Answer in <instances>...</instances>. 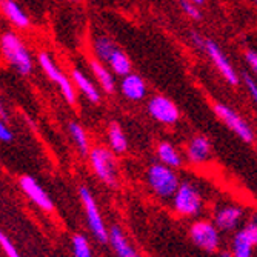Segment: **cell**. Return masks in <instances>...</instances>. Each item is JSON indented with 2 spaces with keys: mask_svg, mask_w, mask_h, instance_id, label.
<instances>
[{
  "mask_svg": "<svg viewBox=\"0 0 257 257\" xmlns=\"http://www.w3.org/2000/svg\"><path fill=\"white\" fill-rule=\"evenodd\" d=\"M0 51L4 57L10 62L11 66H14L17 71L23 76H28L33 71V57L31 53L20 37L14 33H5L0 37Z\"/></svg>",
  "mask_w": 257,
  "mask_h": 257,
  "instance_id": "cell-1",
  "label": "cell"
},
{
  "mask_svg": "<svg viewBox=\"0 0 257 257\" xmlns=\"http://www.w3.org/2000/svg\"><path fill=\"white\" fill-rule=\"evenodd\" d=\"M147 180L150 188L162 199H170L179 186V177L174 168H170L163 163H154L147 171Z\"/></svg>",
  "mask_w": 257,
  "mask_h": 257,
  "instance_id": "cell-2",
  "label": "cell"
},
{
  "mask_svg": "<svg viewBox=\"0 0 257 257\" xmlns=\"http://www.w3.org/2000/svg\"><path fill=\"white\" fill-rule=\"evenodd\" d=\"M173 206L182 216H199L203 208V199L196 185L191 182L179 183L176 193L173 194Z\"/></svg>",
  "mask_w": 257,
  "mask_h": 257,
  "instance_id": "cell-3",
  "label": "cell"
},
{
  "mask_svg": "<svg viewBox=\"0 0 257 257\" xmlns=\"http://www.w3.org/2000/svg\"><path fill=\"white\" fill-rule=\"evenodd\" d=\"M89 160L96 176L105 185L115 188L117 186V165H115L112 153L105 147H96L89 153Z\"/></svg>",
  "mask_w": 257,
  "mask_h": 257,
  "instance_id": "cell-4",
  "label": "cell"
},
{
  "mask_svg": "<svg viewBox=\"0 0 257 257\" xmlns=\"http://www.w3.org/2000/svg\"><path fill=\"white\" fill-rule=\"evenodd\" d=\"M39 63H40L42 69L45 71V74L48 76V79L59 86L65 100L68 103H74L76 102V89L73 86V82L69 80V77L56 65L54 59L50 54L42 53L39 56Z\"/></svg>",
  "mask_w": 257,
  "mask_h": 257,
  "instance_id": "cell-5",
  "label": "cell"
},
{
  "mask_svg": "<svg viewBox=\"0 0 257 257\" xmlns=\"http://www.w3.org/2000/svg\"><path fill=\"white\" fill-rule=\"evenodd\" d=\"M214 112L217 114V117L232 133H234L239 139L243 140L245 144H252L254 142V131H252V128L232 108H229L228 105H223V103H216L214 105Z\"/></svg>",
  "mask_w": 257,
  "mask_h": 257,
  "instance_id": "cell-6",
  "label": "cell"
},
{
  "mask_svg": "<svg viewBox=\"0 0 257 257\" xmlns=\"http://www.w3.org/2000/svg\"><path fill=\"white\" fill-rule=\"evenodd\" d=\"M80 199L83 202V206H85V213H86V220H88V225L92 231V234L96 236L97 240L100 242H108V229L103 223V219L100 216V211L97 208V203L92 197L91 191L86 188V186H80Z\"/></svg>",
  "mask_w": 257,
  "mask_h": 257,
  "instance_id": "cell-7",
  "label": "cell"
},
{
  "mask_svg": "<svg viewBox=\"0 0 257 257\" xmlns=\"http://www.w3.org/2000/svg\"><path fill=\"white\" fill-rule=\"evenodd\" d=\"M190 236L199 248L208 252L216 251L220 245V236L217 226L208 220L196 222L190 229Z\"/></svg>",
  "mask_w": 257,
  "mask_h": 257,
  "instance_id": "cell-8",
  "label": "cell"
},
{
  "mask_svg": "<svg viewBox=\"0 0 257 257\" xmlns=\"http://www.w3.org/2000/svg\"><path fill=\"white\" fill-rule=\"evenodd\" d=\"M202 51H205L208 54V57L213 60V63L219 69V73L223 76V79L229 85H237L239 83V76L236 74L234 68H232V65L229 63L228 57L225 56V53L220 50V46L214 40L205 39L203 45H202Z\"/></svg>",
  "mask_w": 257,
  "mask_h": 257,
  "instance_id": "cell-9",
  "label": "cell"
},
{
  "mask_svg": "<svg viewBox=\"0 0 257 257\" xmlns=\"http://www.w3.org/2000/svg\"><path fill=\"white\" fill-rule=\"evenodd\" d=\"M147 108L151 117L163 125H174L179 120V108L165 96H154Z\"/></svg>",
  "mask_w": 257,
  "mask_h": 257,
  "instance_id": "cell-10",
  "label": "cell"
},
{
  "mask_svg": "<svg viewBox=\"0 0 257 257\" xmlns=\"http://www.w3.org/2000/svg\"><path fill=\"white\" fill-rule=\"evenodd\" d=\"M257 243V225L255 220L240 229L232 240V257H251L252 248Z\"/></svg>",
  "mask_w": 257,
  "mask_h": 257,
  "instance_id": "cell-11",
  "label": "cell"
},
{
  "mask_svg": "<svg viewBox=\"0 0 257 257\" xmlns=\"http://www.w3.org/2000/svg\"><path fill=\"white\" fill-rule=\"evenodd\" d=\"M20 188L40 209H43V211H53L54 205H53L50 196L46 194V191L39 185V182L36 179H33L31 176L20 177Z\"/></svg>",
  "mask_w": 257,
  "mask_h": 257,
  "instance_id": "cell-12",
  "label": "cell"
},
{
  "mask_svg": "<svg viewBox=\"0 0 257 257\" xmlns=\"http://www.w3.org/2000/svg\"><path fill=\"white\" fill-rule=\"evenodd\" d=\"M242 219H243V209L236 205H229V206L220 208L216 213L214 223H216L217 229L231 231L239 226Z\"/></svg>",
  "mask_w": 257,
  "mask_h": 257,
  "instance_id": "cell-13",
  "label": "cell"
},
{
  "mask_svg": "<svg viewBox=\"0 0 257 257\" xmlns=\"http://www.w3.org/2000/svg\"><path fill=\"white\" fill-rule=\"evenodd\" d=\"M120 91H122V94L130 100H134V102L142 100L147 96V83L140 76L130 73V74L123 76L122 83H120Z\"/></svg>",
  "mask_w": 257,
  "mask_h": 257,
  "instance_id": "cell-14",
  "label": "cell"
},
{
  "mask_svg": "<svg viewBox=\"0 0 257 257\" xmlns=\"http://www.w3.org/2000/svg\"><path fill=\"white\" fill-rule=\"evenodd\" d=\"M0 10L4 11L5 17L19 30H27L30 27V17L22 10L16 0H0Z\"/></svg>",
  "mask_w": 257,
  "mask_h": 257,
  "instance_id": "cell-15",
  "label": "cell"
},
{
  "mask_svg": "<svg viewBox=\"0 0 257 257\" xmlns=\"http://www.w3.org/2000/svg\"><path fill=\"white\" fill-rule=\"evenodd\" d=\"M186 154H188V159L193 163H203L211 154V144L205 136H196L190 140Z\"/></svg>",
  "mask_w": 257,
  "mask_h": 257,
  "instance_id": "cell-16",
  "label": "cell"
},
{
  "mask_svg": "<svg viewBox=\"0 0 257 257\" xmlns=\"http://www.w3.org/2000/svg\"><path fill=\"white\" fill-rule=\"evenodd\" d=\"M108 240L111 242L115 254L119 257H140L134 251V248L130 245V242L126 240V237L123 234V231L117 225H114L111 228V231H108Z\"/></svg>",
  "mask_w": 257,
  "mask_h": 257,
  "instance_id": "cell-17",
  "label": "cell"
},
{
  "mask_svg": "<svg viewBox=\"0 0 257 257\" xmlns=\"http://www.w3.org/2000/svg\"><path fill=\"white\" fill-rule=\"evenodd\" d=\"M73 82L76 83V86L83 92L85 97L91 102V103H99L100 102V92L99 89L94 86V83H92L88 76H85L80 69H73Z\"/></svg>",
  "mask_w": 257,
  "mask_h": 257,
  "instance_id": "cell-18",
  "label": "cell"
},
{
  "mask_svg": "<svg viewBox=\"0 0 257 257\" xmlns=\"http://www.w3.org/2000/svg\"><path fill=\"white\" fill-rule=\"evenodd\" d=\"M157 157L160 163H163V165H167L170 168L182 167V156L179 150L168 142H160L157 145Z\"/></svg>",
  "mask_w": 257,
  "mask_h": 257,
  "instance_id": "cell-19",
  "label": "cell"
},
{
  "mask_svg": "<svg viewBox=\"0 0 257 257\" xmlns=\"http://www.w3.org/2000/svg\"><path fill=\"white\" fill-rule=\"evenodd\" d=\"M108 142L115 154H123L128 150V139L117 123H111L108 128Z\"/></svg>",
  "mask_w": 257,
  "mask_h": 257,
  "instance_id": "cell-20",
  "label": "cell"
},
{
  "mask_svg": "<svg viewBox=\"0 0 257 257\" xmlns=\"http://www.w3.org/2000/svg\"><path fill=\"white\" fill-rule=\"evenodd\" d=\"M91 69H92V73H94L97 82L100 83V86L103 88V91L105 92H114V89H115L114 76L108 71V69L99 60H92L91 62Z\"/></svg>",
  "mask_w": 257,
  "mask_h": 257,
  "instance_id": "cell-21",
  "label": "cell"
},
{
  "mask_svg": "<svg viewBox=\"0 0 257 257\" xmlns=\"http://www.w3.org/2000/svg\"><path fill=\"white\" fill-rule=\"evenodd\" d=\"M106 63H109L112 73L117 74V76L123 77V76L131 73V62H130L128 56L123 51H120L119 48L112 53V56L109 57V60Z\"/></svg>",
  "mask_w": 257,
  "mask_h": 257,
  "instance_id": "cell-22",
  "label": "cell"
},
{
  "mask_svg": "<svg viewBox=\"0 0 257 257\" xmlns=\"http://www.w3.org/2000/svg\"><path fill=\"white\" fill-rule=\"evenodd\" d=\"M69 134H71L73 142L76 144L79 151L82 154H88V151H89V140H88V136H86L85 130L82 128V125L77 123V122H69Z\"/></svg>",
  "mask_w": 257,
  "mask_h": 257,
  "instance_id": "cell-23",
  "label": "cell"
},
{
  "mask_svg": "<svg viewBox=\"0 0 257 257\" xmlns=\"http://www.w3.org/2000/svg\"><path fill=\"white\" fill-rule=\"evenodd\" d=\"M115 50H117V45L105 36L97 37L94 42V51H96V56L99 57L100 62H108Z\"/></svg>",
  "mask_w": 257,
  "mask_h": 257,
  "instance_id": "cell-24",
  "label": "cell"
},
{
  "mask_svg": "<svg viewBox=\"0 0 257 257\" xmlns=\"http://www.w3.org/2000/svg\"><path fill=\"white\" fill-rule=\"evenodd\" d=\"M73 252H74V257H92L91 246L85 236L76 234L73 237Z\"/></svg>",
  "mask_w": 257,
  "mask_h": 257,
  "instance_id": "cell-25",
  "label": "cell"
},
{
  "mask_svg": "<svg viewBox=\"0 0 257 257\" xmlns=\"http://www.w3.org/2000/svg\"><path fill=\"white\" fill-rule=\"evenodd\" d=\"M0 246H2V249L5 251V254L8 255V257H22L19 252H17V249L14 248V245L11 243V240L8 239V236L5 234V232L0 229Z\"/></svg>",
  "mask_w": 257,
  "mask_h": 257,
  "instance_id": "cell-26",
  "label": "cell"
},
{
  "mask_svg": "<svg viewBox=\"0 0 257 257\" xmlns=\"http://www.w3.org/2000/svg\"><path fill=\"white\" fill-rule=\"evenodd\" d=\"M180 7H182V10H183V13L188 16V17H191V19H194V20H199L202 16H200V11H199V8H197V5L196 4H193L191 0H180Z\"/></svg>",
  "mask_w": 257,
  "mask_h": 257,
  "instance_id": "cell-27",
  "label": "cell"
},
{
  "mask_svg": "<svg viewBox=\"0 0 257 257\" xmlns=\"http://www.w3.org/2000/svg\"><path fill=\"white\" fill-rule=\"evenodd\" d=\"M242 79H243L245 86H246L248 91H249L251 99L255 102V100H257V83H255V79H254L251 74H248V73H243V74H242Z\"/></svg>",
  "mask_w": 257,
  "mask_h": 257,
  "instance_id": "cell-28",
  "label": "cell"
},
{
  "mask_svg": "<svg viewBox=\"0 0 257 257\" xmlns=\"http://www.w3.org/2000/svg\"><path fill=\"white\" fill-rule=\"evenodd\" d=\"M13 139H14L13 131L7 126L5 120L0 119V140H2V142L10 144V142H13Z\"/></svg>",
  "mask_w": 257,
  "mask_h": 257,
  "instance_id": "cell-29",
  "label": "cell"
},
{
  "mask_svg": "<svg viewBox=\"0 0 257 257\" xmlns=\"http://www.w3.org/2000/svg\"><path fill=\"white\" fill-rule=\"evenodd\" d=\"M245 60L249 65V68L255 73L257 71V53L254 50H248L245 51Z\"/></svg>",
  "mask_w": 257,
  "mask_h": 257,
  "instance_id": "cell-30",
  "label": "cell"
},
{
  "mask_svg": "<svg viewBox=\"0 0 257 257\" xmlns=\"http://www.w3.org/2000/svg\"><path fill=\"white\" fill-rule=\"evenodd\" d=\"M0 117H2L4 120H7V119H8V114H7V109H5V106H4L2 99H0Z\"/></svg>",
  "mask_w": 257,
  "mask_h": 257,
  "instance_id": "cell-31",
  "label": "cell"
},
{
  "mask_svg": "<svg viewBox=\"0 0 257 257\" xmlns=\"http://www.w3.org/2000/svg\"><path fill=\"white\" fill-rule=\"evenodd\" d=\"M220 257H232V252H229V251H222V252H220Z\"/></svg>",
  "mask_w": 257,
  "mask_h": 257,
  "instance_id": "cell-32",
  "label": "cell"
},
{
  "mask_svg": "<svg viewBox=\"0 0 257 257\" xmlns=\"http://www.w3.org/2000/svg\"><path fill=\"white\" fill-rule=\"evenodd\" d=\"M193 4H196V5H202L203 4V0H191Z\"/></svg>",
  "mask_w": 257,
  "mask_h": 257,
  "instance_id": "cell-33",
  "label": "cell"
},
{
  "mask_svg": "<svg viewBox=\"0 0 257 257\" xmlns=\"http://www.w3.org/2000/svg\"><path fill=\"white\" fill-rule=\"evenodd\" d=\"M71 2H74V4H77V2H80V0H71Z\"/></svg>",
  "mask_w": 257,
  "mask_h": 257,
  "instance_id": "cell-34",
  "label": "cell"
}]
</instances>
